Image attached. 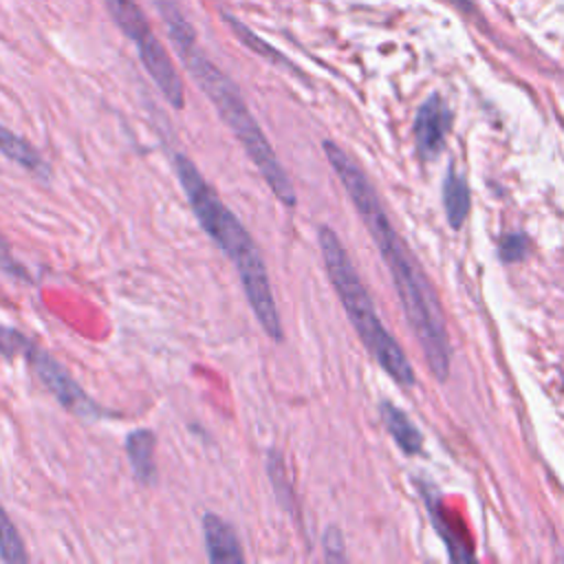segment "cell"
<instances>
[{
	"instance_id": "15",
	"label": "cell",
	"mask_w": 564,
	"mask_h": 564,
	"mask_svg": "<svg viewBox=\"0 0 564 564\" xmlns=\"http://www.w3.org/2000/svg\"><path fill=\"white\" fill-rule=\"evenodd\" d=\"M225 22H227L229 29L236 33V37H240V42H242L247 48H251V51L258 53L260 57H267L269 62H275V64H282V62H284L282 55H280L273 46H269L262 37H258L253 31H249L240 20H236V18H231V15H225Z\"/></svg>"
},
{
	"instance_id": "8",
	"label": "cell",
	"mask_w": 564,
	"mask_h": 564,
	"mask_svg": "<svg viewBox=\"0 0 564 564\" xmlns=\"http://www.w3.org/2000/svg\"><path fill=\"white\" fill-rule=\"evenodd\" d=\"M207 560L212 564H242L245 553L234 527L220 516L207 511L200 520Z\"/></svg>"
},
{
	"instance_id": "16",
	"label": "cell",
	"mask_w": 564,
	"mask_h": 564,
	"mask_svg": "<svg viewBox=\"0 0 564 564\" xmlns=\"http://www.w3.org/2000/svg\"><path fill=\"white\" fill-rule=\"evenodd\" d=\"M529 251V238L522 231H509L502 236L498 245V253L502 262H518Z\"/></svg>"
},
{
	"instance_id": "18",
	"label": "cell",
	"mask_w": 564,
	"mask_h": 564,
	"mask_svg": "<svg viewBox=\"0 0 564 564\" xmlns=\"http://www.w3.org/2000/svg\"><path fill=\"white\" fill-rule=\"evenodd\" d=\"M324 555L326 560H346V553H344V538L339 533V529L330 527L326 533H324Z\"/></svg>"
},
{
	"instance_id": "12",
	"label": "cell",
	"mask_w": 564,
	"mask_h": 564,
	"mask_svg": "<svg viewBox=\"0 0 564 564\" xmlns=\"http://www.w3.org/2000/svg\"><path fill=\"white\" fill-rule=\"evenodd\" d=\"M469 205H471V198H469L467 181L449 167V172L443 181V207H445L447 223L454 229H458L465 223V218L469 214Z\"/></svg>"
},
{
	"instance_id": "5",
	"label": "cell",
	"mask_w": 564,
	"mask_h": 564,
	"mask_svg": "<svg viewBox=\"0 0 564 564\" xmlns=\"http://www.w3.org/2000/svg\"><path fill=\"white\" fill-rule=\"evenodd\" d=\"M104 2L110 11L112 20L117 22V26L123 31V35L128 40H132V44L137 46L139 59H141L143 68L148 70V75L152 77V82L156 84V88L161 90V95L167 99V104L172 108L181 110L185 106L181 75L174 68L163 44L150 29L139 4L134 0H104Z\"/></svg>"
},
{
	"instance_id": "11",
	"label": "cell",
	"mask_w": 564,
	"mask_h": 564,
	"mask_svg": "<svg viewBox=\"0 0 564 564\" xmlns=\"http://www.w3.org/2000/svg\"><path fill=\"white\" fill-rule=\"evenodd\" d=\"M379 414L383 419L386 430L390 432V436L394 438V443L399 445L401 452L405 454H419L423 447V436L421 432L414 427V423L405 416V412H401L394 403L383 401L379 405Z\"/></svg>"
},
{
	"instance_id": "1",
	"label": "cell",
	"mask_w": 564,
	"mask_h": 564,
	"mask_svg": "<svg viewBox=\"0 0 564 564\" xmlns=\"http://www.w3.org/2000/svg\"><path fill=\"white\" fill-rule=\"evenodd\" d=\"M322 148L392 275L405 319L414 330L434 377L445 381L449 375V337L434 286L394 229L375 185L357 161L333 141H324Z\"/></svg>"
},
{
	"instance_id": "13",
	"label": "cell",
	"mask_w": 564,
	"mask_h": 564,
	"mask_svg": "<svg viewBox=\"0 0 564 564\" xmlns=\"http://www.w3.org/2000/svg\"><path fill=\"white\" fill-rule=\"evenodd\" d=\"M0 557L9 564H26L29 562L24 540L18 533L15 524L11 522V518L2 505H0Z\"/></svg>"
},
{
	"instance_id": "9",
	"label": "cell",
	"mask_w": 564,
	"mask_h": 564,
	"mask_svg": "<svg viewBox=\"0 0 564 564\" xmlns=\"http://www.w3.org/2000/svg\"><path fill=\"white\" fill-rule=\"evenodd\" d=\"M154 447H156V436L152 430L139 427L132 430L126 438V454L130 469L134 478L141 485H152L156 480V463H154Z\"/></svg>"
},
{
	"instance_id": "19",
	"label": "cell",
	"mask_w": 564,
	"mask_h": 564,
	"mask_svg": "<svg viewBox=\"0 0 564 564\" xmlns=\"http://www.w3.org/2000/svg\"><path fill=\"white\" fill-rule=\"evenodd\" d=\"M0 269H2L4 273L13 275V278H20V280H26V278H29V273L20 267V262L13 260L11 249H9V245L2 240V236H0Z\"/></svg>"
},
{
	"instance_id": "17",
	"label": "cell",
	"mask_w": 564,
	"mask_h": 564,
	"mask_svg": "<svg viewBox=\"0 0 564 564\" xmlns=\"http://www.w3.org/2000/svg\"><path fill=\"white\" fill-rule=\"evenodd\" d=\"M29 346H31V339L24 333L0 324V355H4V357L22 355L24 357Z\"/></svg>"
},
{
	"instance_id": "7",
	"label": "cell",
	"mask_w": 564,
	"mask_h": 564,
	"mask_svg": "<svg viewBox=\"0 0 564 564\" xmlns=\"http://www.w3.org/2000/svg\"><path fill=\"white\" fill-rule=\"evenodd\" d=\"M452 123V112L438 95L427 97L414 119V141L416 150L425 161L438 156L445 145V137Z\"/></svg>"
},
{
	"instance_id": "3",
	"label": "cell",
	"mask_w": 564,
	"mask_h": 564,
	"mask_svg": "<svg viewBox=\"0 0 564 564\" xmlns=\"http://www.w3.org/2000/svg\"><path fill=\"white\" fill-rule=\"evenodd\" d=\"M174 172L198 225L234 262L242 291L258 324L273 341H282V319L256 240L236 218V214L220 200L216 189L205 181V176L192 163V159H187L185 154H174Z\"/></svg>"
},
{
	"instance_id": "6",
	"label": "cell",
	"mask_w": 564,
	"mask_h": 564,
	"mask_svg": "<svg viewBox=\"0 0 564 564\" xmlns=\"http://www.w3.org/2000/svg\"><path fill=\"white\" fill-rule=\"evenodd\" d=\"M24 359L37 375V379L46 386V390L73 414L82 419H97L101 416V408L84 392V388L68 375V370L46 350H42L35 341L24 352Z\"/></svg>"
},
{
	"instance_id": "2",
	"label": "cell",
	"mask_w": 564,
	"mask_h": 564,
	"mask_svg": "<svg viewBox=\"0 0 564 564\" xmlns=\"http://www.w3.org/2000/svg\"><path fill=\"white\" fill-rule=\"evenodd\" d=\"M159 13L167 26V35L185 64L187 73L196 82V86L207 95V99L214 104L218 117L225 121V126L231 130V134L238 139L251 163L258 167L260 176L269 185V189L275 194V198L286 205L295 207L297 196L295 187L278 161V154L273 152L271 143L267 141L262 128L258 126L256 117L251 115L247 101L242 99L238 86L216 66L212 64L198 48L196 35L189 26V22L181 15V11L170 0H156Z\"/></svg>"
},
{
	"instance_id": "4",
	"label": "cell",
	"mask_w": 564,
	"mask_h": 564,
	"mask_svg": "<svg viewBox=\"0 0 564 564\" xmlns=\"http://www.w3.org/2000/svg\"><path fill=\"white\" fill-rule=\"evenodd\" d=\"M319 251L324 258L326 273L333 282V289L337 291L341 306L355 326L359 339L368 348V352L375 357V361L401 386L414 383V370L410 359L405 357L399 341L388 333V328L381 324L379 313L372 304L370 293L366 291L348 251L344 249L341 240L330 227H319L317 231Z\"/></svg>"
},
{
	"instance_id": "10",
	"label": "cell",
	"mask_w": 564,
	"mask_h": 564,
	"mask_svg": "<svg viewBox=\"0 0 564 564\" xmlns=\"http://www.w3.org/2000/svg\"><path fill=\"white\" fill-rule=\"evenodd\" d=\"M0 154H4L9 161L33 172L40 178H48V174H51L44 156L24 137L11 132L4 126H0Z\"/></svg>"
},
{
	"instance_id": "14",
	"label": "cell",
	"mask_w": 564,
	"mask_h": 564,
	"mask_svg": "<svg viewBox=\"0 0 564 564\" xmlns=\"http://www.w3.org/2000/svg\"><path fill=\"white\" fill-rule=\"evenodd\" d=\"M267 471H269V480L273 485V491H275L280 505H284L289 509V513H291V509H293V491H291V485H289V478H286L282 454L278 449H269L267 452Z\"/></svg>"
}]
</instances>
